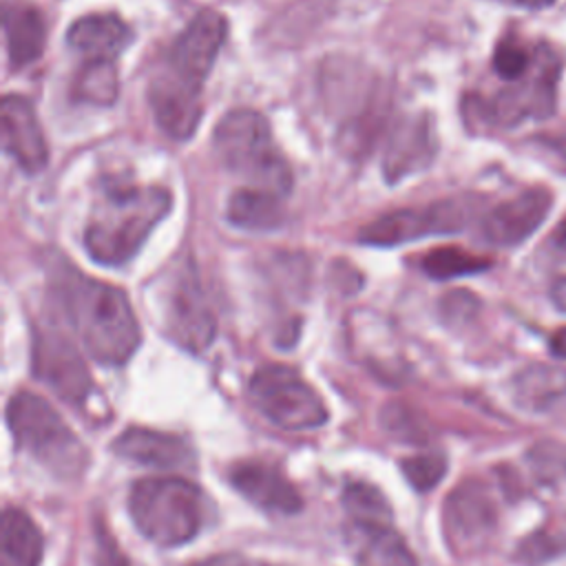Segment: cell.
<instances>
[{"label":"cell","instance_id":"32","mask_svg":"<svg viewBox=\"0 0 566 566\" xmlns=\"http://www.w3.org/2000/svg\"><path fill=\"white\" fill-rule=\"evenodd\" d=\"M551 298H553V303H555L557 310L566 312V274L559 276V279L553 283V287H551Z\"/></svg>","mask_w":566,"mask_h":566},{"label":"cell","instance_id":"25","mask_svg":"<svg viewBox=\"0 0 566 566\" xmlns=\"http://www.w3.org/2000/svg\"><path fill=\"white\" fill-rule=\"evenodd\" d=\"M420 268L431 276V279H453V276H467V274H478L486 268H491V261L478 254H471L462 248L455 245H442L429 250Z\"/></svg>","mask_w":566,"mask_h":566},{"label":"cell","instance_id":"6","mask_svg":"<svg viewBox=\"0 0 566 566\" xmlns=\"http://www.w3.org/2000/svg\"><path fill=\"white\" fill-rule=\"evenodd\" d=\"M7 424L15 447L49 473L71 480L86 469V449L64 418L38 394L18 391L7 405Z\"/></svg>","mask_w":566,"mask_h":566},{"label":"cell","instance_id":"22","mask_svg":"<svg viewBox=\"0 0 566 566\" xmlns=\"http://www.w3.org/2000/svg\"><path fill=\"white\" fill-rule=\"evenodd\" d=\"M228 219L243 230H272L283 221V197L265 190L239 188L228 201Z\"/></svg>","mask_w":566,"mask_h":566},{"label":"cell","instance_id":"33","mask_svg":"<svg viewBox=\"0 0 566 566\" xmlns=\"http://www.w3.org/2000/svg\"><path fill=\"white\" fill-rule=\"evenodd\" d=\"M509 7H520V9H546L551 7L555 0H495Z\"/></svg>","mask_w":566,"mask_h":566},{"label":"cell","instance_id":"2","mask_svg":"<svg viewBox=\"0 0 566 566\" xmlns=\"http://www.w3.org/2000/svg\"><path fill=\"white\" fill-rule=\"evenodd\" d=\"M60 296L71 329L93 360L117 367L135 354L142 332L124 290L71 272L64 276Z\"/></svg>","mask_w":566,"mask_h":566},{"label":"cell","instance_id":"13","mask_svg":"<svg viewBox=\"0 0 566 566\" xmlns=\"http://www.w3.org/2000/svg\"><path fill=\"white\" fill-rule=\"evenodd\" d=\"M553 195L546 188H528L493 210L480 223L482 239L497 248H513L526 241L548 217Z\"/></svg>","mask_w":566,"mask_h":566},{"label":"cell","instance_id":"7","mask_svg":"<svg viewBox=\"0 0 566 566\" xmlns=\"http://www.w3.org/2000/svg\"><path fill=\"white\" fill-rule=\"evenodd\" d=\"M248 396L265 420L290 431L318 429L329 418L323 398L287 365L259 367L250 378Z\"/></svg>","mask_w":566,"mask_h":566},{"label":"cell","instance_id":"12","mask_svg":"<svg viewBox=\"0 0 566 566\" xmlns=\"http://www.w3.org/2000/svg\"><path fill=\"white\" fill-rule=\"evenodd\" d=\"M33 376L73 405H82L93 387L82 356L55 329L38 332L33 340Z\"/></svg>","mask_w":566,"mask_h":566},{"label":"cell","instance_id":"23","mask_svg":"<svg viewBox=\"0 0 566 566\" xmlns=\"http://www.w3.org/2000/svg\"><path fill=\"white\" fill-rule=\"evenodd\" d=\"M360 535L358 566H418L405 539L391 526L354 528Z\"/></svg>","mask_w":566,"mask_h":566},{"label":"cell","instance_id":"16","mask_svg":"<svg viewBox=\"0 0 566 566\" xmlns=\"http://www.w3.org/2000/svg\"><path fill=\"white\" fill-rule=\"evenodd\" d=\"M113 451L135 464L155 469H190L195 464L192 447L166 431L130 427L113 440Z\"/></svg>","mask_w":566,"mask_h":566},{"label":"cell","instance_id":"20","mask_svg":"<svg viewBox=\"0 0 566 566\" xmlns=\"http://www.w3.org/2000/svg\"><path fill=\"white\" fill-rule=\"evenodd\" d=\"M513 398L531 411H546L566 398V369L559 365L535 363L513 378Z\"/></svg>","mask_w":566,"mask_h":566},{"label":"cell","instance_id":"8","mask_svg":"<svg viewBox=\"0 0 566 566\" xmlns=\"http://www.w3.org/2000/svg\"><path fill=\"white\" fill-rule=\"evenodd\" d=\"M473 212L469 199H444L427 208H402L376 217L358 232V241L367 245H398L427 234H449L462 230Z\"/></svg>","mask_w":566,"mask_h":566},{"label":"cell","instance_id":"28","mask_svg":"<svg viewBox=\"0 0 566 566\" xmlns=\"http://www.w3.org/2000/svg\"><path fill=\"white\" fill-rule=\"evenodd\" d=\"M400 469H402L407 482L416 491L424 493V491H431L447 473V458L442 453H433V451L420 453V455H409V458H402Z\"/></svg>","mask_w":566,"mask_h":566},{"label":"cell","instance_id":"27","mask_svg":"<svg viewBox=\"0 0 566 566\" xmlns=\"http://www.w3.org/2000/svg\"><path fill=\"white\" fill-rule=\"evenodd\" d=\"M77 95L86 102L111 104L117 95V75L113 62H86L77 80Z\"/></svg>","mask_w":566,"mask_h":566},{"label":"cell","instance_id":"9","mask_svg":"<svg viewBox=\"0 0 566 566\" xmlns=\"http://www.w3.org/2000/svg\"><path fill=\"white\" fill-rule=\"evenodd\" d=\"M557 60L548 49H537L528 73L517 80L520 84L500 91L484 104V117L495 126H517L526 117L544 119L555 108Z\"/></svg>","mask_w":566,"mask_h":566},{"label":"cell","instance_id":"30","mask_svg":"<svg viewBox=\"0 0 566 566\" xmlns=\"http://www.w3.org/2000/svg\"><path fill=\"white\" fill-rule=\"evenodd\" d=\"M95 566H128L126 557L117 551V544L111 539V535L104 528L97 531Z\"/></svg>","mask_w":566,"mask_h":566},{"label":"cell","instance_id":"14","mask_svg":"<svg viewBox=\"0 0 566 566\" xmlns=\"http://www.w3.org/2000/svg\"><path fill=\"white\" fill-rule=\"evenodd\" d=\"M0 128L4 153L29 175L40 172L49 161L44 130L31 102L22 95H7L0 104Z\"/></svg>","mask_w":566,"mask_h":566},{"label":"cell","instance_id":"15","mask_svg":"<svg viewBox=\"0 0 566 566\" xmlns=\"http://www.w3.org/2000/svg\"><path fill=\"white\" fill-rule=\"evenodd\" d=\"M228 480L234 491H239L250 504L265 513L294 515L303 506L296 486L274 464L243 460L230 467Z\"/></svg>","mask_w":566,"mask_h":566},{"label":"cell","instance_id":"34","mask_svg":"<svg viewBox=\"0 0 566 566\" xmlns=\"http://www.w3.org/2000/svg\"><path fill=\"white\" fill-rule=\"evenodd\" d=\"M551 349L555 356L566 360V327H562L559 332H555V336L551 338Z\"/></svg>","mask_w":566,"mask_h":566},{"label":"cell","instance_id":"35","mask_svg":"<svg viewBox=\"0 0 566 566\" xmlns=\"http://www.w3.org/2000/svg\"><path fill=\"white\" fill-rule=\"evenodd\" d=\"M555 243L566 252V219L555 230Z\"/></svg>","mask_w":566,"mask_h":566},{"label":"cell","instance_id":"4","mask_svg":"<svg viewBox=\"0 0 566 566\" xmlns=\"http://www.w3.org/2000/svg\"><path fill=\"white\" fill-rule=\"evenodd\" d=\"M219 161L248 181L245 188L287 197L292 172L279 153L268 119L254 108H234L221 117L212 137Z\"/></svg>","mask_w":566,"mask_h":566},{"label":"cell","instance_id":"5","mask_svg":"<svg viewBox=\"0 0 566 566\" xmlns=\"http://www.w3.org/2000/svg\"><path fill=\"white\" fill-rule=\"evenodd\" d=\"M128 513L148 542L172 548L199 535L208 520V500L190 480L146 478L133 484Z\"/></svg>","mask_w":566,"mask_h":566},{"label":"cell","instance_id":"18","mask_svg":"<svg viewBox=\"0 0 566 566\" xmlns=\"http://www.w3.org/2000/svg\"><path fill=\"white\" fill-rule=\"evenodd\" d=\"M433 148V133L427 124V117H416L398 124L385 150V177L389 181H398L411 170L427 166Z\"/></svg>","mask_w":566,"mask_h":566},{"label":"cell","instance_id":"29","mask_svg":"<svg viewBox=\"0 0 566 566\" xmlns=\"http://www.w3.org/2000/svg\"><path fill=\"white\" fill-rule=\"evenodd\" d=\"M533 64V55L513 40H502L493 53V69L502 80H522Z\"/></svg>","mask_w":566,"mask_h":566},{"label":"cell","instance_id":"17","mask_svg":"<svg viewBox=\"0 0 566 566\" xmlns=\"http://www.w3.org/2000/svg\"><path fill=\"white\" fill-rule=\"evenodd\" d=\"M130 31L115 13H91L69 27L66 42L86 62H113L128 44Z\"/></svg>","mask_w":566,"mask_h":566},{"label":"cell","instance_id":"31","mask_svg":"<svg viewBox=\"0 0 566 566\" xmlns=\"http://www.w3.org/2000/svg\"><path fill=\"white\" fill-rule=\"evenodd\" d=\"M190 566H270V564L254 557L239 555V553H219V555H210L206 559L192 562Z\"/></svg>","mask_w":566,"mask_h":566},{"label":"cell","instance_id":"10","mask_svg":"<svg viewBox=\"0 0 566 566\" xmlns=\"http://www.w3.org/2000/svg\"><path fill=\"white\" fill-rule=\"evenodd\" d=\"M497 509L489 489L478 480L458 484L444 500L442 528L455 555L482 551L495 533Z\"/></svg>","mask_w":566,"mask_h":566},{"label":"cell","instance_id":"21","mask_svg":"<svg viewBox=\"0 0 566 566\" xmlns=\"http://www.w3.org/2000/svg\"><path fill=\"white\" fill-rule=\"evenodd\" d=\"M44 539L35 522L20 509H4L0 566H40Z\"/></svg>","mask_w":566,"mask_h":566},{"label":"cell","instance_id":"11","mask_svg":"<svg viewBox=\"0 0 566 566\" xmlns=\"http://www.w3.org/2000/svg\"><path fill=\"white\" fill-rule=\"evenodd\" d=\"M164 323L168 336L188 352H203L214 340L217 323L212 310L190 270L179 272L170 285Z\"/></svg>","mask_w":566,"mask_h":566},{"label":"cell","instance_id":"1","mask_svg":"<svg viewBox=\"0 0 566 566\" xmlns=\"http://www.w3.org/2000/svg\"><path fill=\"white\" fill-rule=\"evenodd\" d=\"M226 35V18L214 9H201L164 53L148 84V104L157 126L170 139L184 142L197 130L201 91Z\"/></svg>","mask_w":566,"mask_h":566},{"label":"cell","instance_id":"3","mask_svg":"<svg viewBox=\"0 0 566 566\" xmlns=\"http://www.w3.org/2000/svg\"><path fill=\"white\" fill-rule=\"evenodd\" d=\"M170 208L172 197L161 186H108L88 217L84 248L102 265H124Z\"/></svg>","mask_w":566,"mask_h":566},{"label":"cell","instance_id":"26","mask_svg":"<svg viewBox=\"0 0 566 566\" xmlns=\"http://www.w3.org/2000/svg\"><path fill=\"white\" fill-rule=\"evenodd\" d=\"M566 551V531L537 528L515 548V562L522 566H542Z\"/></svg>","mask_w":566,"mask_h":566},{"label":"cell","instance_id":"19","mask_svg":"<svg viewBox=\"0 0 566 566\" xmlns=\"http://www.w3.org/2000/svg\"><path fill=\"white\" fill-rule=\"evenodd\" d=\"M4 38L11 66L35 62L46 44V22L35 7L4 9Z\"/></svg>","mask_w":566,"mask_h":566},{"label":"cell","instance_id":"24","mask_svg":"<svg viewBox=\"0 0 566 566\" xmlns=\"http://www.w3.org/2000/svg\"><path fill=\"white\" fill-rule=\"evenodd\" d=\"M343 509L354 528L391 526V506L385 495L367 482H349L343 489Z\"/></svg>","mask_w":566,"mask_h":566}]
</instances>
